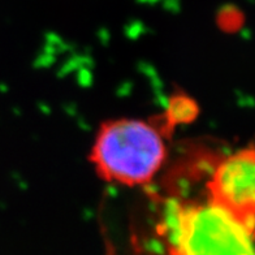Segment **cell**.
Instances as JSON below:
<instances>
[{
  "mask_svg": "<svg viewBox=\"0 0 255 255\" xmlns=\"http://www.w3.org/2000/svg\"><path fill=\"white\" fill-rule=\"evenodd\" d=\"M254 215L240 216L214 201L180 212L169 236L171 255H254Z\"/></svg>",
  "mask_w": 255,
  "mask_h": 255,
  "instance_id": "obj_2",
  "label": "cell"
},
{
  "mask_svg": "<svg viewBox=\"0 0 255 255\" xmlns=\"http://www.w3.org/2000/svg\"><path fill=\"white\" fill-rule=\"evenodd\" d=\"M164 159L165 143L160 131L146 121L133 119L106 123L91 152L102 177L124 185L148 182Z\"/></svg>",
  "mask_w": 255,
  "mask_h": 255,
  "instance_id": "obj_1",
  "label": "cell"
},
{
  "mask_svg": "<svg viewBox=\"0 0 255 255\" xmlns=\"http://www.w3.org/2000/svg\"><path fill=\"white\" fill-rule=\"evenodd\" d=\"M212 199L240 216H250L255 201V159L253 150L231 155L216 167L210 182Z\"/></svg>",
  "mask_w": 255,
  "mask_h": 255,
  "instance_id": "obj_3",
  "label": "cell"
},
{
  "mask_svg": "<svg viewBox=\"0 0 255 255\" xmlns=\"http://www.w3.org/2000/svg\"><path fill=\"white\" fill-rule=\"evenodd\" d=\"M198 114V107L188 97H175L172 98L171 103L167 110V120L172 125L185 124L190 123L195 119Z\"/></svg>",
  "mask_w": 255,
  "mask_h": 255,
  "instance_id": "obj_4",
  "label": "cell"
}]
</instances>
